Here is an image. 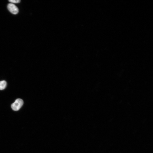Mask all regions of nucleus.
<instances>
[{
  "label": "nucleus",
  "mask_w": 153,
  "mask_h": 153,
  "mask_svg": "<svg viewBox=\"0 0 153 153\" xmlns=\"http://www.w3.org/2000/svg\"><path fill=\"white\" fill-rule=\"evenodd\" d=\"M23 103L24 102L22 99L19 98L17 99L11 105V108L14 110L18 111L21 108Z\"/></svg>",
  "instance_id": "obj_1"
},
{
  "label": "nucleus",
  "mask_w": 153,
  "mask_h": 153,
  "mask_svg": "<svg viewBox=\"0 0 153 153\" xmlns=\"http://www.w3.org/2000/svg\"><path fill=\"white\" fill-rule=\"evenodd\" d=\"M7 8L11 13L14 14H17L19 12L18 7L14 4L12 3H10L8 4Z\"/></svg>",
  "instance_id": "obj_2"
},
{
  "label": "nucleus",
  "mask_w": 153,
  "mask_h": 153,
  "mask_svg": "<svg viewBox=\"0 0 153 153\" xmlns=\"http://www.w3.org/2000/svg\"><path fill=\"white\" fill-rule=\"evenodd\" d=\"M9 2L12 3H19L20 0H9L8 1Z\"/></svg>",
  "instance_id": "obj_4"
},
{
  "label": "nucleus",
  "mask_w": 153,
  "mask_h": 153,
  "mask_svg": "<svg viewBox=\"0 0 153 153\" xmlns=\"http://www.w3.org/2000/svg\"><path fill=\"white\" fill-rule=\"evenodd\" d=\"M7 82L5 80L0 81V90H2L5 89L7 86Z\"/></svg>",
  "instance_id": "obj_3"
}]
</instances>
